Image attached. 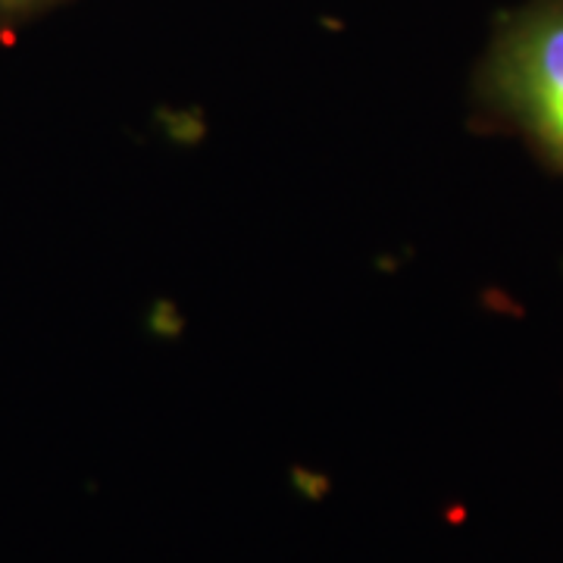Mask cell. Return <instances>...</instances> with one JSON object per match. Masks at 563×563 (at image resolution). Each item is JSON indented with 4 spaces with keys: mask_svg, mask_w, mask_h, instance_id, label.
Here are the masks:
<instances>
[{
    "mask_svg": "<svg viewBox=\"0 0 563 563\" xmlns=\"http://www.w3.org/2000/svg\"><path fill=\"white\" fill-rule=\"evenodd\" d=\"M54 3H60V0H0V22L32 16L44 7H54Z\"/></svg>",
    "mask_w": 563,
    "mask_h": 563,
    "instance_id": "7a4b0ae2",
    "label": "cell"
},
{
    "mask_svg": "<svg viewBox=\"0 0 563 563\" xmlns=\"http://www.w3.org/2000/svg\"><path fill=\"white\" fill-rule=\"evenodd\" d=\"M483 91L563 169V0H529L504 16L485 60Z\"/></svg>",
    "mask_w": 563,
    "mask_h": 563,
    "instance_id": "6da1fadb",
    "label": "cell"
}]
</instances>
